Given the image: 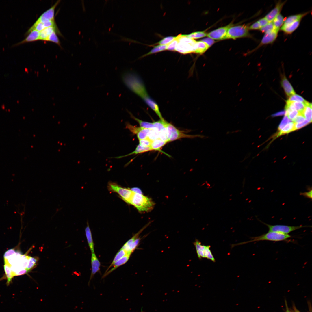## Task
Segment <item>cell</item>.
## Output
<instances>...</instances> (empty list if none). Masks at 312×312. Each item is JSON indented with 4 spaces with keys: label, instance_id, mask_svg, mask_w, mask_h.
I'll list each match as a JSON object with an SVG mask.
<instances>
[{
    "label": "cell",
    "instance_id": "6da1fadb",
    "mask_svg": "<svg viewBox=\"0 0 312 312\" xmlns=\"http://www.w3.org/2000/svg\"><path fill=\"white\" fill-rule=\"evenodd\" d=\"M122 77L127 87L142 99L147 104L152 100L148 96L141 79L136 74L127 71L123 74Z\"/></svg>",
    "mask_w": 312,
    "mask_h": 312
},
{
    "label": "cell",
    "instance_id": "7a4b0ae2",
    "mask_svg": "<svg viewBox=\"0 0 312 312\" xmlns=\"http://www.w3.org/2000/svg\"><path fill=\"white\" fill-rule=\"evenodd\" d=\"M140 212H148L153 209L155 204L152 200L142 194L134 192L130 204Z\"/></svg>",
    "mask_w": 312,
    "mask_h": 312
},
{
    "label": "cell",
    "instance_id": "3957f363",
    "mask_svg": "<svg viewBox=\"0 0 312 312\" xmlns=\"http://www.w3.org/2000/svg\"><path fill=\"white\" fill-rule=\"evenodd\" d=\"M178 42L175 51L183 54L194 52L197 47V41L186 37L185 35L177 36Z\"/></svg>",
    "mask_w": 312,
    "mask_h": 312
},
{
    "label": "cell",
    "instance_id": "277c9868",
    "mask_svg": "<svg viewBox=\"0 0 312 312\" xmlns=\"http://www.w3.org/2000/svg\"><path fill=\"white\" fill-rule=\"evenodd\" d=\"M291 237L289 234H285L277 232L268 231L267 233L260 236L252 237L250 240L232 245V247L242 245L251 242L261 241H285Z\"/></svg>",
    "mask_w": 312,
    "mask_h": 312
},
{
    "label": "cell",
    "instance_id": "5b68a950",
    "mask_svg": "<svg viewBox=\"0 0 312 312\" xmlns=\"http://www.w3.org/2000/svg\"><path fill=\"white\" fill-rule=\"evenodd\" d=\"M249 30V27L247 25H233L228 29L223 40L250 37L251 35Z\"/></svg>",
    "mask_w": 312,
    "mask_h": 312
},
{
    "label": "cell",
    "instance_id": "8992f818",
    "mask_svg": "<svg viewBox=\"0 0 312 312\" xmlns=\"http://www.w3.org/2000/svg\"><path fill=\"white\" fill-rule=\"evenodd\" d=\"M165 128L166 129L168 138V142L174 141L182 138H193L199 137L198 135H189L186 134L182 131L177 129L172 124L166 122Z\"/></svg>",
    "mask_w": 312,
    "mask_h": 312
},
{
    "label": "cell",
    "instance_id": "52a82bcc",
    "mask_svg": "<svg viewBox=\"0 0 312 312\" xmlns=\"http://www.w3.org/2000/svg\"><path fill=\"white\" fill-rule=\"evenodd\" d=\"M108 188L109 190L117 193L121 198L127 203L130 204L134 193L130 189L122 187L115 183H109Z\"/></svg>",
    "mask_w": 312,
    "mask_h": 312
},
{
    "label": "cell",
    "instance_id": "ba28073f",
    "mask_svg": "<svg viewBox=\"0 0 312 312\" xmlns=\"http://www.w3.org/2000/svg\"><path fill=\"white\" fill-rule=\"evenodd\" d=\"M199 259L206 258L213 262H215V259L210 249V246L203 245L198 239H196L193 243Z\"/></svg>",
    "mask_w": 312,
    "mask_h": 312
},
{
    "label": "cell",
    "instance_id": "9c48e42d",
    "mask_svg": "<svg viewBox=\"0 0 312 312\" xmlns=\"http://www.w3.org/2000/svg\"><path fill=\"white\" fill-rule=\"evenodd\" d=\"M263 224L268 228V231L274 232L285 234H288L300 228L309 227L310 226L300 225L298 226H289L285 225H270L263 222Z\"/></svg>",
    "mask_w": 312,
    "mask_h": 312
},
{
    "label": "cell",
    "instance_id": "30bf717a",
    "mask_svg": "<svg viewBox=\"0 0 312 312\" xmlns=\"http://www.w3.org/2000/svg\"><path fill=\"white\" fill-rule=\"evenodd\" d=\"M233 25V23H231L226 26L218 28L208 33L207 36L213 40H223L228 29Z\"/></svg>",
    "mask_w": 312,
    "mask_h": 312
},
{
    "label": "cell",
    "instance_id": "8fae6325",
    "mask_svg": "<svg viewBox=\"0 0 312 312\" xmlns=\"http://www.w3.org/2000/svg\"><path fill=\"white\" fill-rule=\"evenodd\" d=\"M279 30L275 29L272 31L265 33L260 42L255 50L258 49L263 45L273 43L277 37Z\"/></svg>",
    "mask_w": 312,
    "mask_h": 312
},
{
    "label": "cell",
    "instance_id": "7c38bea8",
    "mask_svg": "<svg viewBox=\"0 0 312 312\" xmlns=\"http://www.w3.org/2000/svg\"><path fill=\"white\" fill-rule=\"evenodd\" d=\"M60 1L58 0L51 8L42 14L37 20L40 22L54 20L55 10Z\"/></svg>",
    "mask_w": 312,
    "mask_h": 312
},
{
    "label": "cell",
    "instance_id": "4fadbf2b",
    "mask_svg": "<svg viewBox=\"0 0 312 312\" xmlns=\"http://www.w3.org/2000/svg\"><path fill=\"white\" fill-rule=\"evenodd\" d=\"M286 1L282 2L279 1L276 4L274 8L269 12L264 17L269 22H272L275 18L278 15L285 3Z\"/></svg>",
    "mask_w": 312,
    "mask_h": 312
},
{
    "label": "cell",
    "instance_id": "5bb4252c",
    "mask_svg": "<svg viewBox=\"0 0 312 312\" xmlns=\"http://www.w3.org/2000/svg\"><path fill=\"white\" fill-rule=\"evenodd\" d=\"M29 34L24 40L12 45L16 46L24 43L35 41L39 40L40 32L33 30L30 32Z\"/></svg>",
    "mask_w": 312,
    "mask_h": 312
},
{
    "label": "cell",
    "instance_id": "9a60e30c",
    "mask_svg": "<svg viewBox=\"0 0 312 312\" xmlns=\"http://www.w3.org/2000/svg\"><path fill=\"white\" fill-rule=\"evenodd\" d=\"M131 255V254L130 253H128L115 262L111 267H113L110 270L106 271L102 277H105L118 267L125 264L129 260Z\"/></svg>",
    "mask_w": 312,
    "mask_h": 312
},
{
    "label": "cell",
    "instance_id": "2e32d148",
    "mask_svg": "<svg viewBox=\"0 0 312 312\" xmlns=\"http://www.w3.org/2000/svg\"><path fill=\"white\" fill-rule=\"evenodd\" d=\"M92 271L90 281L100 270V263L94 252L92 253L91 258Z\"/></svg>",
    "mask_w": 312,
    "mask_h": 312
},
{
    "label": "cell",
    "instance_id": "e0dca14e",
    "mask_svg": "<svg viewBox=\"0 0 312 312\" xmlns=\"http://www.w3.org/2000/svg\"><path fill=\"white\" fill-rule=\"evenodd\" d=\"M281 84L286 94L288 96L295 94V92L290 82L285 76L282 77Z\"/></svg>",
    "mask_w": 312,
    "mask_h": 312
},
{
    "label": "cell",
    "instance_id": "ac0fdd59",
    "mask_svg": "<svg viewBox=\"0 0 312 312\" xmlns=\"http://www.w3.org/2000/svg\"><path fill=\"white\" fill-rule=\"evenodd\" d=\"M146 226L142 229H141L138 232L135 234L131 238L128 240L122 246L121 248L125 250L128 253L131 254V250L133 243L136 238L139 237V235L142 231L145 229Z\"/></svg>",
    "mask_w": 312,
    "mask_h": 312
},
{
    "label": "cell",
    "instance_id": "d6986e66",
    "mask_svg": "<svg viewBox=\"0 0 312 312\" xmlns=\"http://www.w3.org/2000/svg\"><path fill=\"white\" fill-rule=\"evenodd\" d=\"M286 104L289 106L292 109L297 111L301 114L305 106V103L290 101L288 100L286 101Z\"/></svg>",
    "mask_w": 312,
    "mask_h": 312
},
{
    "label": "cell",
    "instance_id": "ffe728a7",
    "mask_svg": "<svg viewBox=\"0 0 312 312\" xmlns=\"http://www.w3.org/2000/svg\"><path fill=\"white\" fill-rule=\"evenodd\" d=\"M301 20H298L287 25H283L281 30L285 33L291 34L295 31L299 26Z\"/></svg>",
    "mask_w": 312,
    "mask_h": 312
},
{
    "label": "cell",
    "instance_id": "44dd1931",
    "mask_svg": "<svg viewBox=\"0 0 312 312\" xmlns=\"http://www.w3.org/2000/svg\"><path fill=\"white\" fill-rule=\"evenodd\" d=\"M54 31L58 32L56 26L45 28L40 32L39 40L45 41L49 36Z\"/></svg>",
    "mask_w": 312,
    "mask_h": 312
},
{
    "label": "cell",
    "instance_id": "7402d4cb",
    "mask_svg": "<svg viewBox=\"0 0 312 312\" xmlns=\"http://www.w3.org/2000/svg\"><path fill=\"white\" fill-rule=\"evenodd\" d=\"M127 112L130 115L131 117L136 121L139 123L140 127L144 128L155 130L153 122L151 123L142 121L135 117L129 111L127 110Z\"/></svg>",
    "mask_w": 312,
    "mask_h": 312
},
{
    "label": "cell",
    "instance_id": "603a6c76",
    "mask_svg": "<svg viewBox=\"0 0 312 312\" xmlns=\"http://www.w3.org/2000/svg\"><path fill=\"white\" fill-rule=\"evenodd\" d=\"M305 106L302 114L305 119L310 123L312 122V104L307 101L305 103Z\"/></svg>",
    "mask_w": 312,
    "mask_h": 312
},
{
    "label": "cell",
    "instance_id": "cb8c5ba5",
    "mask_svg": "<svg viewBox=\"0 0 312 312\" xmlns=\"http://www.w3.org/2000/svg\"><path fill=\"white\" fill-rule=\"evenodd\" d=\"M85 232L88 244L92 253L94 252V246L92 236V233L89 226L87 223V226L85 229Z\"/></svg>",
    "mask_w": 312,
    "mask_h": 312
},
{
    "label": "cell",
    "instance_id": "d4e9b609",
    "mask_svg": "<svg viewBox=\"0 0 312 312\" xmlns=\"http://www.w3.org/2000/svg\"><path fill=\"white\" fill-rule=\"evenodd\" d=\"M309 12L291 15L288 17L285 20L283 25H287L298 20H301Z\"/></svg>",
    "mask_w": 312,
    "mask_h": 312
},
{
    "label": "cell",
    "instance_id": "484cf974",
    "mask_svg": "<svg viewBox=\"0 0 312 312\" xmlns=\"http://www.w3.org/2000/svg\"><path fill=\"white\" fill-rule=\"evenodd\" d=\"M152 150L150 146L144 147H142L139 144L137 146L135 150L133 152L127 155L116 157L115 158H120L132 155L137 154Z\"/></svg>",
    "mask_w": 312,
    "mask_h": 312
},
{
    "label": "cell",
    "instance_id": "4316f807",
    "mask_svg": "<svg viewBox=\"0 0 312 312\" xmlns=\"http://www.w3.org/2000/svg\"><path fill=\"white\" fill-rule=\"evenodd\" d=\"M295 130L294 123L293 122H291L287 124L279 131L276 136L277 137L285 134H287Z\"/></svg>",
    "mask_w": 312,
    "mask_h": 312
},
{
    "label": "cell",
    "instance_id": "83f0119b",
    "mask_svg": "<svg viewBox=\"0 0 312 312\" xmlns=\"http://www.w3.org/2000/svg\"><path fill=\"white\" fill-rule=\"evenodd\" d=\"M167 142L163 141L159 138L152 141L150 146L152 150L161 151L160 149L167 143Z\"/></svg>",
    "mask_w": 312,
    "mask_h": 312
},
{
    "label": "cell",
    "instance_id": "f1b7e54d",
    "mask_svg": "<svg viewBox=\"0 0 312 312\" xmlns=\"http://www.w3.org/2000/svg\"><path fill=\"white\" fill-rule=\"evenodd\" d=\"M209 48L208 45L205 42L201 41H197L196 49L194 53L201 54Z\"/></svg>",
    "mask_w": 312,
    "mask_h": 312
},
{
    "label": "cell",
    "instance_id": "f546056e",
    "mask_svg": "<svg viewBox=\"0 0 312 312\" xmlns=\"http://www.w3.org/2000/svg\"><path fill=\"white\" fill-rule=\"evenodd\" d=\"M4 269L7 280L6 284L8 286L11 282L14 276L11 266L10 265L5 263L4 265Z\"/></svg>",
    "mask_w": 312,
    "mask_h": 312
},
{
    "label": "cell",
    "instance_id": "4dcf8cb0",
    "mask_svg": "<svg viewBox=\"0 0 312 312\" xmlns=\"http://www.w3.org/2000/svg\"><path fill=\"white\" fill-rule=\"evenodd\" d=\"M285 21L283 16L280 14L278 15L272 22L276 29H279L283 25Z\"/></svg>",
    "mask_w": 312,
    "mask_h": 312
},
{
    "label": "cell",
    "instance_id": "1f68e13d",
    "mask_svg": "<svg viewBox=\"0 0 312 312\" xmlns=\"http://www.w3.org/2000/svg\"><path fill=\"white\" fill-rule=\"evenodd\" d=\"M39 260V258L38 257H31L30 256L26 269L29 271L34 268L36 266Z\"/></svg>",
    "mask_w": 312,
    "mask_h": 312
},
{
    "label": "cell",
    "instance_id": "d6a6232c",
    "mask_svg": "<svg viewBox=\"0 0 312 312\" xmlns=\"http://www.w3.org/2000/svg\"><path fill=\"white\" fill-rule=\"evenodd\" d=\"M207 33L204 31H198L190 33L188 35H185V36L189 38L194 39H197L201 38L207 35Z\"/></svg>",
    "mask_w": 312,
    "mask_h": 312
},
{
    "label": "cell",
    "instance_id": "836d02e7",
    "mask_svg": "<svg viewBox=\"0 0 312 312\" xmlns=\"http://www.w3.org/2000/svg\"><path fill=\"white\" fill-rule=\"evenodd\" d=\"M128 253H127L125 250L121 248L116 254L112 262L106 271L108 270L115 262L121 258Z\"/></svg>",
    "mask_w": 312,
    "mask_h": 312
},
{
    "label": "cell",
    "instance_id": "e575fe53",
    "mask_svg": "<svg viewBox=\"0 0 312 312\" xmlns=\"http://www.w3.org/2000/svg\"><path fill=\"white\" fill-rule=\"evenodd\" d=\"M152 129L142 128L140 131L136 134L139 140H143L148 138V134Z\"/></svg>",
    "mask_w": 312,
    "mask_h": 312
},
{
    "label": "cell",
    "instance_id": "d590c367",
    "mask_svg": "<svg viewBox=\"0 0 312 312\" xmlns=\"http://www.w3.org/2000/svg\"><path fill=\"white\" fill-rule=\"evenodd\" d=\"M167 45H159L155 47L148 53L142 57L166 50Z\"/></svg>",
    "mask_w": 312,
    "mask_h": 312
},
{
    "label": "cell",
    "instance_id": "8d00e7d4",
    "mask_svg": "<svg viewBox=\"0 0 312 312\" xmlns=\"http://www.w3.org/2000/svg\"><path fill=\"white\" fill-rule=\"evenodd\" d=\"M56 31L52 33L46 39L45 41L54 42L60 46V42L57 35Z\"/></svg>",
    "mask_w": 312,
    "mask_h": 312
},
{
    "label": "cell",
    "instance_id": "74e56055",
    "mask_svg": "<svg viewBox=\"0 0 312 312\" xmlns=\"http://www.w3.org/2000/svg\"><path fill=\"white\" fill-rule=\"evenodd\" d=\"M126 128L128 129L132 133L137 134L142 129V127L133 126L129 122L126 123Z\"/></svg>",
    "mask_w": 312,
    "mask_h": 312
},
{
    "label": "cell",
    "instance_id": "f35d334b",
    "mask_svg": "<svg viewBox=\"0 0 312 312\" xmlns=\"http://www.w3.org/2000/svg\"><path fill=\"white\" fill-rule=\"evenodd\" d=\"M275 29V28L272 22H269L265 26L261 27L259 30L262 32L265 33L272 31Z\"/></svg>",
    "mask_w": 312,
    "mask_h": 312
},
{
    "label": "cell",
    "instance_id": "ab89813d",
    "mask_svg": "<svg viewBox=\"0 0 312 312\" xmlns=\"http://www.w3.org/2000/svg\"><path fill=\"white\" fill-rule=\"evenodd\" d=\"M178 38L177 36L170 42L167 44L166 50L174 51H175L176 47L178 42Z\"/></svg>",
    "mask_w": 312,
    "mask_h": 312
},
{
    "label": "cell",
    "instance_id": "60d3db41",
    "mask_svg": "<svg viewBox=\"0 0 312 312\" xmlns=\"http://www.w3.org/2000/svg\"><path fill=\"white\" fill-rule=\"evenodd\" d=\"M288 100L290 101H295L303 103H305L307 101L302 96L296 94L289 97Z\"/></svg>",
    "mask_w": 312,
    "mask_h": 312
},
{
    "label": "cell",
    "instance_id": "b9f144b4",
    "mask_svg": "<svg viewBox=\"0 0 312 312\" xmlns=\"http://www.w3.org/2000/svg\"><path fill=\"white\" fill-rule=\"evenodd\" d=\"M148 138L153 141L159 138V132L155 130L151 129L149 132Z\"/></svg>",
    "mask_w": 312,
    "mask_h": 312
},
{
    "label": "cell",
    "instance_id": "7bdbcfd3",
    "mask_svg": "<svg viewBox=\"0 0 312 312\" xmlns=\"http://www.w3.org/2000/svg\"><path fill=\"white\" fill-rule=\"evenodd\" d=\"M152 140L148 138L139 140V145L143 147H150L152 143Z\"/></svg>",
    "mask_w": 312,
    "mask_h": 312
},
{
    "label": "cell",
    "instance_id": "ee69618b",
    "mask_svg": "<svg viewBox=\"0 0 312 312\" xmlns=\"http://www.w3.org/2000/svg\"><path fill=\"white\" fill-rule=\"evenodd\" d=\"M291 122L287 117L285 115L284 117L278 128L279 131L281 130L287 124Z\"/></svg>",
    "mask_w": 312,
    "mask_h": 312
},
{
    "label": "cell",
    "instance_id": "f6af8a7d",
    "mask_svg": "<svg viewBox=\"0 0 312 312\" xmlns=\"http://www.w3.org/2000/svg\"><path fill=\"white\" fill-rule=\"evenodd\" d=\"M176 37L168 36L160 40L158 43L160 45L168 44L175 38Z\"/></svg>",
    "mask_w": 312,
    "mask_h": 312
},
{
    "label": "cell",
    "instance_id": "bcb514c9",
    "mask_svg": "<svg viewBox=\"0 0 312 312\" xmlns=\"http://www.w3.org/2000/svg\"><path fill=\"white\" fill-rule=\"evenodd\" d=\"M300 113L297 111L294 110L285 115L286 116L291 120L293 121Z\"/></svg>",
    "mask_w": 312,
    "mask_h": 312
},
{
    "label": "cell",
    "instance_id": "7dc6e473",
    "mask_svg": "<svg viewBox=\"0 0 312 312\" xmlns=\"http://www.w3.org/2000/svg\"><path fill=\"white\" fill-rule=\"evenodd\" d=\"M306 119L300 113L293 120V122L295 123H298L304 121Z\"/></svg>",
    "mask_w": 312,
    "mask_h": 312
},
{
    "label": "cell",
    "instance_id": "c3c4849f",
    "mask_svg": "<svg viewBox=\"0 0 312 312\" xmlns=\"http://www.w3.org/2000/svg\"><path fill=\"white\" fill-rule=\"evenodd\" d=\"M309 123L310 122L306 119L304 121L301 123H294L295 130L303 127Z\"/></svg>",
    "mask_w": 312,
    "mask_h": 312
},
{
    "label": "cell",
    "instance_id": "681fc988",
    "mask_svg": "<svg viewBox=\"0 0 312 312\" xmlns=\"http://www.w3.org/2000/svg\"><path fill=\"white\" fill-rule=\"evenodd\" d=\"M200 41L206 43L209 47L215 41L213 39L209 37L206 38L201 40Z\"/></svg>",
    "mask_w": 312,
    "mask_h": 312
},
{
    "label": "cell",
    "instance_id": "f907efd6",
    "mask_svg": "<svg viewBox=\"0 0 312 312\" xmlns=\"http://www.w3.org/2000/svg\"><path fill=\"white\" fill-rule=\"evenodd\" d=\"M141 239V238L138 237L136 238L134 241L131 250V252L132 253L133 252L138 246Z\"/></svg>",
    "mask_w": 312,
    "mask_h": 312
},
{
    "label": "cell",
    "instance_id": "816d5d0a",
    "mask_svg": "<svg viewBox=\"0 0 312 312\" xmlns=\"http://www.w3.org/2000/svg\"><path fill=\"white\" fill-rule=\"evenodd\" d=\"M261 28L259 23L257 21L252 24L249 27V29L250 30H257L260 29Z\"/></svg>",
    "mask_w": 312,
    "mask_h": 312
},
{
    "label": "cell",
    "instance_id": "f5cc1de1",
    "mask_svg": "<svg viewBox=\"0 0 312 312\" xmlns=\"http://www.w3.org/2000/svg\"><path fill=\"white\" fill-rule=\"evenodd\" d=\"M16 253V252L14 249H10L8 250L5 253L4 257V259L8 258L10 256L14 255Z\"/></svg>",
    "mask_w": 312,
    "mask_h": 312
},
{
    "label": "cell",
    "instance_id": "db71d44e",
    "mask_svg": "<svg viewBox=\"0 0 312 312\" xmlns=\"http://www.w3.org/2000/svg\"><path fill=\"white\" fill-rule=\"evenodd\" d=\"M300 195H302L305 197L310 198L311 199H312V189L311 188L307 192H301L300 194Z\"/></svg>",
    "mask_w": 312,
    "mask_h": 312
},
{
    "label": "cell",
    "instance_id": "11a10c76",
    "mask_svg": "<svg viewBox=\"0 0 312 312\" xmlns=\"http://www.w3.org/2000/svg\"><path fill=\"white\" fill-rule=\"evenodd\" d=\"M257 21L261 27L265 26L269 22L265 17L260 19Z\"/></svg>",
    "mask_w": 312,
    "mask_h": 312
},
{
    "label": "cell",
    "instance_id": "9f6ffc18",
    "mask_svg": "<svg viewBox=\"0 0 312 312\" xmlns=\"http://www.w3.org/2000/svg\"><path fill=\"white\" fill-rule=\"evenodd\" d=\"M28 272V271L25 269H22L14 273V276H15L23 275L26 273Z\"/></svg>",
    "mask_w": 312,
    "mask_h": 312
},
{
    "label": "cell",
    "instance_id": "6f0895ef",
    "mask_svg": "<svg viewBox=\"0 0 312 312\" xmlns=\"http://www.w3.org/2000/svg\"><path fill=\"white\" fill-rule=\"evenodd\" d=\"M285 111H281L273 114L272 116L273 117H275L278 116H282L285 114Z\"/></svg>",
    "mask_w": 312,
    "mask_h": 312
},
{
    "label": "cell",
    "instance_id": "680465c9",
    "mask_svg": "<svg viewBox=\"0 0 312 312\" xmlns=\"http://www.w3.org/2000/svg\"><path fill=\"white\" fill-rule=\"evenodd\" d=\"M133 191L140 194H142V192L140 189L137 187H133L130 189Z\"/></svg>",
    "mask_w": 312,
    "mask_h": 312
},
{
    "label": "cell",
    "instance_id": "91938a15",
    "mask_svg": "<svg viewBox=\"0 0 312 312\" xmlns=\"http://www.w3.org/2000/svg\"><path fill=\"white\" fill-rule=\"evenodd\" d=\"M286 303V306H287V310H286V312H290V311H289V310H288V307H287V303H286H286Z\"/></svg>",
    "mask_w": 312,
    "mask_h": 312
}]
</instances>
